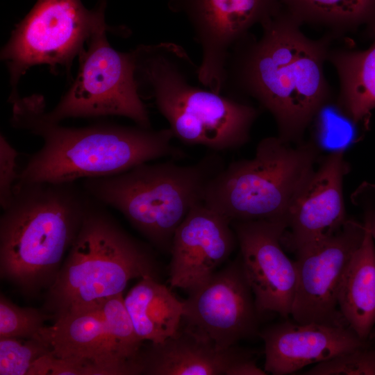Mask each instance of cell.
Returning <instances> with one entry per match:
<instances>
[{
  "instance_id": "cell-24",
  "label": "cell",
  "mask_w": 375,
  "mask_h": 375,
  "mask_svg": "<svg viewBox=\"0 0 375 375\" xmlns=\"http://www.w3.org/2000/svg\"><path fill=\"white\" fill-rule=\"evenodd\" d=\"M49 319L52 317L42 308L19 306L1 294L0 337L33 338Z\"/></svg>"
},
{
  "instance_id": "cell-29",
  "label": "cell",
  "mask_w": 375,
  "mask_h": 375,
  "mask_svg": "<svg viewBox=\"0 0 375 375\" xmlns=\"http://www.w3.org/2000/svg\"><path fill=\"white\" fill-rule=\"evenodd\" d=\"M368 340H370L375 343V328L372 330Z\"/></svg>"
},
{
  "instance_id": "cell-1",
  "label": "cell",
  "mask_w": 375,
  "mask_h": 375,
  "mask_svg": "<svg viewBox=\"0 0 375 375\" xmlns=\"http://www.w3.org/2000/svg\"><path fill=\"white\" fill-rule=\"evenodd\" d=\"M260 26L259 38L249 32L229 50L222 93L253 99L273 116L278 137L288 142L301 138L333 96L324 64L335 38H308L282 4Z\"/></svg>"
},
{
  "instance_id": "cell-2",
  "label": "cell",
  "mask_w": 375,
  "mask_h": 375,
  "mask_svg": "<svg viewBox=\"0 0 375 375\" xmlns=\"http://www.w3.org/2000/svg\"><path fill=\"white\" fill-rule=\"evenodd\" d=\"M12 103L10 123L43 140L19 172L15 185L73 183L80 178L115 175L151 160L184 158L187 154L172 144L169 128L100 124L67 127L47 119L41 95L17 96Z\"/></svg>"
},
{
  "instance_id": "cell-6",
  "label": "cell",
  "mask_w": 375,
  "mask_h": 375,
  "mask_svg": "<svg viewBox=\"0 0 375 375\" xmlns=\"http://www.w3.org/2000/svg\"><path fill=\"white\" fill-rule=\"evenodd\" d=\"M224 167L216 153L190 165L148 162L121 174L84 179L83 188L97 201L122 213L155 248L167 252L176 228L201 202L206 183Z\"/></svg>"
},
{
  "instance_id": "cell-9",
  "label": "cell",
  "mask_w": 375,
  "mask_h": 375,
  "mask_svg": "<svg viewBox=\"0 0 375 375\" xmlns=\"http://www.w3.org/2000/svg\"><path fill=\"white\" fill-rule=\"evenodd\" d=\"M106 5L107 0H99L88 10L81 0H36L1 52L12 88L9 99L18 95L19 81L31 67L70 70L92 32L105 22Z\"/></svg>"
},
{
  "instance_id": "cell-12",
  "label": "cell",
  "mask_w": 375,
  "mask_h": 375,
  "mask_svg": "<svg viewBox=\"0 0 375 375\" xmlns=\"http://www.w3.org/2000/svg\"><path fill=\"white\" fill-rule=\"evenodd\" d=\"M364 232V224L347 219L332 236L296 253L297 285L290 315L294 321L348 326L339 310L338 294Z\"/></svg>"
},
{
  "instance_id": "cell-14",
  "label": "cell",
  "mask_w": 375,
  "mask_h": 375,
  "mask_svg": "<svg viewBox=\"0 0 375 375\" xmlns=\"http://www.w3.org/2000/svg\"><path fill=\"white\" fill-rule=\"evenodd\" d=\"M240 250V259L259 315H291L297 285L294 261L283 249L285 219L231 222Z\"/></svg>"
},
{
  "instance_id": "cell-28",
  "label": "cell",
  "mask_w": 375,
  "mask_h": 375,
  "mask_svg": "<svg viewBox=\"0 0 375 375\" xmlns=\"http://www.w3.org/2000/svg\"><path fill=\"white\" fill-rule=\"evenodd\" d=\"M367 217L369 220L372 235L375 242V215L374 216L369 215Z\"/></svg>"
},
{
  "instance_id": "cell-11",
  "label": "cell",
  "mask_w": 375,
  "mask_h": 375,
  "mask_svg": "<svg viewBox=\"0 0 375 375\" xmlns=\"http://www.w3.org/2000/svg\"><path fill=\"white\" fill-rule=\"evenodd\" d=\"M181 327L219 349L257 333L259 315L240 257L188 292Z\"/></svg>"
},
{
  "instance_id": "cell-8",
  "label": "cell",
  "mask_w": 375,
  "mask_h": 375,
  "mask_svg": "<svg viewBox=\"0 0 375 375\" xmlns=\"http://www.w3.org/2000/svg\"><path fill=\"white\" fill-rule=\"evenodd\" d=\"M102 23L92 32L78 55L76 76L57 105L44 110V117L60 123L67 118L122 116L151 128L148 110L135 79L131 51L115 49Z\"/></svg>"
},
{
  "instance_id": "cell-18",
  "label": "cell",
  "mask_w": 375,
  "mask_h": 375,
  "mask_svg": "<svg viewBox=\"0 0 375 375\" xmlns=\"http://www.w3.org/2000/svg\"><path fill=\"white\" fill-rule=\"evenodd\" d=\"M140 366L147 375H265L253 353L236 345L219 349L180 328L160 343L143 346Z\"/></svg>"
},
{
  "instance_id": "cell-17",
  "label": "cell",
  "mask_w": 375,
  "mask_h": 375,
  "mask_svg": "<svg viewBox=\"0 0 375 375\" xmlns=\"http://www.w3.org/2000/svg\"><path fill=\"white\" fill-rule=\"evenodd\" d=\"M265 344L267 373L285 375L365 345L347 325L301 324L293 320L275 324L258 333Z\"/></svg>"
},
{
  "instance_id": "cell-15",
  "label": "cell",
  "mask_w": 375,
  "mask_h": 375,
  "mask_svg": "<svg viewBox=\"0 0 375 375\" xmlns=\"http://www.w3.org/2000/svg\"><path fill=\"white\" fill-rule=\"evenodd\" d=\"M348 170L342 150L333 151L314 169L290 204L282 245L296 253L342 227L347 220L343 179Z\"/></svg>"
},
{
  "instance_id": "cell-21",
  "label": "cell",
  "mask_w": 375,
  "mask_h": 375,
  "mask_svg": "<svg viewBox=\"0 0 375 375\" xmlns=\"http://www.w3.org/2000/svg\"><path fill=\"white\" fill-rule=\"evenodd\" d=\"M374 38L365 50L331 48L327 58L338 76V103L355 122L365 126L375 108V33Z\"/></svg>"
},
{
  "instance_id": "cell-10",
  "label": "cell",
  "mask_w": 375,
  "mask_h": 375,
  "mask_svg": "<svg viewBox=\"0 0 375 375\" xmlns=\"http://www.w3.org/2000/svg\"><path fill=\"white\" fill-rule=\"evenodd\" d=\"M50 353L82 360L88 375H138L144 344L122 306L62 316L35 335Z\"/></svg>"
},
{
  "instance_id": "cell-19",
  "label": "cell",
  "mask_w": 375,
  "mask_h": 375,
  "mask_svg": "<svg viewBox=\"0 0 375 375\" xmlns=\"http://www.w3.org/2000/svg\"><path fill=\"white\" fill-rule=\"evenodd\" d=\"M364 225L363 238L341 283L338 308L348 326L367 341L375 326V242L368 217Z\"/></svg>"
},
{
  "instance_id": "cell-13",
  "label": "cell",
  "mask_w": 375,
  "mask_h": 375,
  "mask_svg": "<svg viewBox=\"0 0 375 375\" xmlns=\"http://www.w3.org/2000/svg\"><path fill=\"white\" fill-rule=\"evenodd\" d=\"M281 6L280 0H168L169 10L186 18L200 45V83L217 93L222 92L231 48Z\"/></svg>"
},
{
  "instance_id": "cell-26",
  "label": "cell",
  "mask_w": 375,
  "mask_h": 375,
  "mask_svg": "<svg viewBox=\"0 0 375 375\" xmlns=\"http://www.w3.org/2000/svg\"><path fill=\"white\" fill-rule=\"evenodd\" d=\"M308 375H375V347L367 343L355 350L315 365Z\"/></svg>"
},
{
  "instance_id": "cell-23",
  "label": "cell",
  "mask_w": 375,
  "mask_h": 375,
  "mask_svg": "<svg viewBox=\"0 0 375 375\" xmlns=\"http://www.w3.org/2000/svg\"><path fill=\"white\" fill-rule=\"evenodd\" d=\"M311 122L314 124L315 137L320 142L337 147L348 144L354 138L358 125L334 95L319 108Z\"/></svg>"
},
{
  "instance_id": "cell-3",
  "label": "cell",
  "mask_w": 375,
  "mask_h": 375,
  "mask_svg": "<svg viewBox=\"0 0 375 375\" xmlns=\"http://www.w3.org/2000/svg\"><path fill=\"white\" fill-rule=\"evenodd\" d=\"M131 53L141 98L147 95L153 100L174 138L215 151L248 142L258 109L199 86V65L182 47L167 42L140 44Z\"/></svg>"
},
{
  "instance_id": "cell-27",
  "label": "cell",
  "mask_w": 375,
  "mask_h": 375,
  "mask_svg": "<svg viewBox=\"0 0 375 375\" xmlns=\"http://www.w3.org/2000/svg\"><path fill=\"white\" fill-rule=\"evenodd\" d=\"M18 152L5 135H0V206L6 209L11 203L15 185L18 180L17 159Z\"/></svg>"
},
{
  "instance_id": "cell-20",
  "label": "cell",
  "mask_w": 375,
  "mask_h": 375,
  "mask_svg": "<svg viewBox=\"0 0 375 375\" xmlns=\"http://www.w3.org/2000/svg\"><path fill=\"white\" fill-rule=\"evenodd\" d=\"M124 303L135 333L144 342L160 343L181 328L183 301L157 278H140L124 297Z\"/></svg>"
},
{
  "instance_id": "cell-5",
  "label": "cell",
  "mask_w": 375,
  "mask_h": 375,
  "mask_svg": "<svg viewBox=\"0 0 375 375\" xmlns=\"http://www.w3.org/2000/svg\"><path fill=\"white\" fill-rule=\"evenodd\" d=\"M103 206L92 198L81 228L44 293L42 309L53 321L99 307L123 294L133 278L158 279L152 251L127 233Z\"/></svg>"
},
{
  "instance_id": "cell-25",
  "label": "cell",
  "mask_w": 375,
  "mask_h": 375,
  "mask_svg": "<svg viewBox=\"0 0 375 375\" xmlns=\"http://www.w3.org/2000/svg\"><path fill=\"white\" fill-rule=\"evenodd\" d=\"M49 353L47 345L37 337H0V375H27L32 364Z\"/></svg>"
},
{
  "instance_id": "cell-4",
  "label": "cell",
  "mask_w": 375,
  "mask_h": 375,
  "mask_svg": "<svg viewBox=\"0 0 375 375\" xmlns=\"http://www.w3.org/2000/svg\"><path fill=\"white\" fill-rule=\"evenodd\" d=\"M92 197L73 183L15 185L0 217V277L34 297L54 282Z\"/></svg>"
},
{
  "instance_id": "cell-22",
  "label": "cell",
  "mask_w": 375,
  "mask_h": 375,
  "mask_svg": "<svg viewBox=\"0 0 375 375\" xmlns=\"http://www.w3.org/2000/svg\"><path fill=\"white\" fill-rule=\"evenodd\" d=\"M302 25L322 27L335 38L367 26L375 33V0H280Z\"/></svg>"
},
{
  "instance_id": "cell-16",
  "label": "cell",
  "mask_w": 375,
  "mask_h": 375,
  "mask_svg": "<svg viewBox=\"0 0 375 375\" xmlns=\"http://www.w3.org/2000/svg\"><path fill=\"white\" fill-rule=\"evenodd\" d=\"M237 242L229 220L199 202L176 228L170 253L169 283L189 292L216 272Z\"/></svg>"
},
{
  "instance_id": "cell-7",
  "label": "cell",
  "mask_w": 375,
  "mask_h": 375,
  "mask_svg": "<svg viewBox=\"0 0 375 375\" xmlns=\"http://www.w3.org/2000/svg\"><path fill=\"white\" fill-rule=\"evenodd\" d=\"M317 156L311 142L292 147L279 137L263 138L252 158L232 162L208 181L201 202L231 223L286 219Z\"/></svg>"
}]
</instances>
